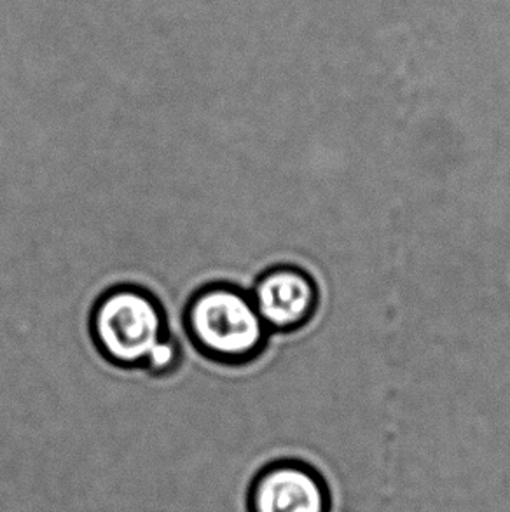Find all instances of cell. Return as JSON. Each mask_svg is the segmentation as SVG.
<instances>
[{
  "label": "cell",
  "mask_w": 510,
  "mask_h": 512,
  "mask_svg": "<svg viewBox=\"0 0 510 512\" xmlns=\"http://www.w3.org/2000/svg\"><path fill=\"white\" fill-rule=\"evenodd\" d=\"M186 327L200 352L222 362L254 359L269 333L250 292L231 284H208L194 292Z\"/></svg>",
  "instance_id": "cell-1"
},
{
  "label": "cell",
  "mask_w": 510,
  "mask_h": 512,
  "mask_svg": "<svg viewBox=\"0 0 510 512\" xmlns=\"http://www.w3.org/2000/svg\"><path fill=\"white\" fill-rule=\"evenodd\" d=\"M250 298L268 331L289 333L308 326L317 310L318 289L303 266L280 264L255 280Z\"/></svg>",
  "instance_id": "cell-4"
},
{
  "label": "cell",
  "mask_w": 510,
  "mask_h": 512,
  "mask_svg": "<svg viewBox=\"0 0 510 512\" xmlns=\"http://www.w3.org/2000/svg\"><path fill=\"white\" fill-rule=\"evenodd\" d=\"M180 359V348L172 333L166 331L165 340L159 341L158 345L152 348L151 353L145 359V366L154 373H165L177 366Z\"/></svg>",
  "instance_id": "cell-5"
},
{
  "label": "cell",
  "mask_w": 510,
  "mask_h": 512,
  "mask_svg": "<svg viewBox=\"0 0 510 512\" xmlns=\"http://www.w3.org/2000/svg\"><path fill=\"white\" fill-rule=\"evenodd\" d=\"M332 493L317 467L301 458L278 457L255 471L249 512H331Z\"/></svg>",
  "instance_id": "cell-3"
},
{
  "label": "cell",
  "mask_w": 510,
  "mask_h": 512,
  "mask_svg": "<svg viewBox=\"0 0 510 512\" xmlns=\"http://www.w3.org/2000/svg\"><path fill=\"white\" fill-rule=\"evenodd\" d=\"M91 333L112 362L144 364L152 348L166 338L163 308L142 287L118 285L98 299L91 313Z\"/></svg>",
  "instance_id": "cell-2"
}]
</instances>
